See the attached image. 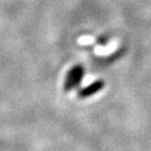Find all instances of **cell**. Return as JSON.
<instances>
[{
  "mask_svg": "<svg viewBox=\"0 0 151 151\" xmlns=\"http://www.w3.org/2000/svg\"><path fill=\"white\" fill-rule=\"evenodd\" d=\"M104 87V81L103 80H97V81L93 82L92 84L87 85V86L83 87L81 90H78L77 92V96L80 99H85L95 94L97 92H100Z\"/></svg>",
  "mask_w": 151,
  "mask_h": 151,
  "instance_id": "6da1fadb",
  "label": "cell"
},
{
  "mask_svg": "<svg viewBox=\"0 0 151 151\" xmlns=\"http://www.w3.org/2000/svg\"><path fill=\"white\" fill-rule=\"evenodd\" d=\"M77 68H78V65H76V66H74L73 68H70L68 70L64 84L65 92H70L72 88H74V81H75V75H76V72H77Z\"/></svg>",
  "mask_w": 151,
  "mask_h": 151,
  "instance_id": "7a4b0ae2",
  "label": "cell"
},
{
  "mask_svg": "<svg viewBox=\"0 0 151 151\" xmlns=\"http://www.w3.org/2000/svg\"><path fill=\"white\" fill-rule=\"evenodd\" d=\"M109 40V37L108 36H105V35H103L102 37H100L97 39V43L101 44V45H104V44H106V42Z\"/></svg>",
  "mask_w": 151,
  "mask_h": 151,
  "instance_id": "3957f363",
  "label": "cell"
}]
</instances>
